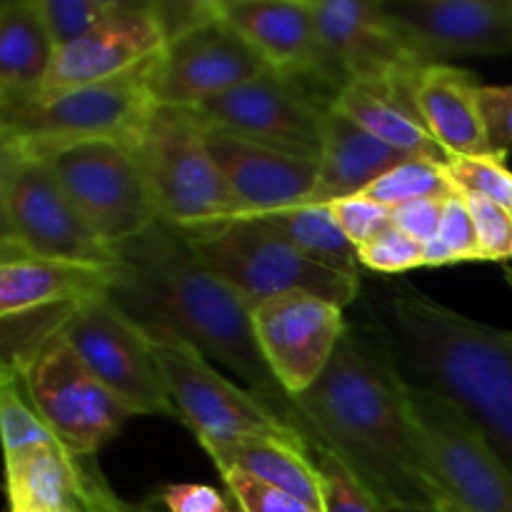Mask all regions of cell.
Returning <instances> with one entry per match:
<instances>
[{
    "label": "cell",
    "instance_id": "cell-34",
    "mask_svg": "<svg viewBox=\"0 0 512 512\" xmlns=\"http://www.w3.org/2000/svg\"><path fill=\"white\" fill-rule=\"evenodd\" d=\"M473 218L475 240L483 263H505L512 258V213L503 205L475 193H463Z\"/></svg>",
    "mask_w": 512,
    "mask_h": 512
},
{
    "label": "cell",
    "instance_id": "cell-44",
    "mask_svg": "<svg viewBox=\"0 0 512 512\" xmlns=\"http://www.w3.org/2000/svg\"><path fill=\"white\" fill-rule=\"evenodd\" d=\"M510 213H512V210H510Z\"/></svg>",
    "mask_w": 512,
    "mask_h": 512
},
{
    "label": "cell",
    "instance_id": "cell-3",
    "mask_svg": "<svg viewBox=\"0 0 512 512\" xmlns=\"http://www.w3.org/2000/svg\"><path fill=\"white\" fill-rule=\"evenodd\" d=\"M512 288V270L505 268ZM393 350L410 385L458 403L512 473V330L493 328L415 290L390 300Z\"/></svg>",
    "mask_w": 512,
    "mask_h": 512
},
{
    "label": "cell",
    "instance_id": "cell-14",
    "mask_svg": "<svg viewBox=\"0 0 512 512\" xmlns=\"http://www.w3.org/2000/svg\"><path fill=\"white\" fill-rule=\"evenodd\" d=\"M330 103L308 83L275 70L203 103L198 110L213 128L250 143L318 163Z\"/></svg>",
    "mask_w": 512,
    "mask_h": 512
},
{
    "label": "cell",
    "instance_id": "cell-27",
    "mask_svg": "<svg viewBox=\"0 0 512 512\" xmlns=\"http://www.w3.org/2000/svg\"><path fill=\"white\" fill-rule=\"evenodd\" d=\"M218 470H238L255 480L285 490L310 508L323 512L320 478L313 453L305 443L275 438H250L240 443H198Z\"/></svg>",
    "mask_w": 512,
    "mask_h": 512
},
{
    "label": "cell",
    "instance_id": "cell-20",
    "mask_svg": "<svg viewBox=\"0 0 512 512\" xmlns=\"http://www.w3.org/2000/svg\"><path fill=\"white\" fill-rule=\"evenodd\" d=\"M10 512H120L95 458H78L60 443L5 460Z\"/></svg>",
    "mask_w": 512,
    "mask_h": 512
},
{
    "label": "cell",
    "instance_id": "cell-11",
    "mask_svg": "<svg viewBox=\"0 0 512 512\" xmlns=\"http://www.w3.org/2000/svg\"><path fill=\"white\" fill-rule=\"evenodd\" d=\"M48 165L80 218L110 250L160 220L133 145L80 143L50 155Z\"/></svg>",
    "mask_w": 512,
    "mask_h": 512
},
{
    "label": "cell",
    "instance_id": "cell-15",
    "mask_svg": "<svg viewBox=\"0 0 512 512\" xmlns=\"http://www.w3.org/2000/svg\"><path fill=\"white\" fill-rule=\"evenodd\" d=\"M258 50L218 15L170 40L153 60L150 90L158 105L200 108L208 100L263 75Z\"/></svg>",
    "mask_w": 512,
    "mask_h": 512
},
{
    "label": "cell",
    "instance_id": "cell-39",
    "mask_svg": "<svg viewBox=\"0 0 512 512\" xmlns=\"http://www.w3.org/2000/svg\"><path fill=\"white\" fill-rule=\"evenodd\" d=\"M165 45L218 15V0H150Z\"/></svg>",
    "mask_w": 512,
    "mask_h": 512
},
{
    "label": "cell",
    "instance_id": "cell-43",
    "mask_svg": "<svg viewBox=\"0 0 512 512\" xmlns=\"http://www.w3.org/2000/svg\"><path fill=\"white\" fill-rule=\"evenodd\" d=\"M120 512H165V508L158 503V500H155V495H153V498L140 500V503H128V500H125L123 510Z\"/></svg>",
    "mask_w": 512,
    "mask_h": 512
},
{
    "label": "cell",
    "instance_id": "cell-2",
    "mask_svg": "<svg viewBox=\"0 0 512 512\" xmlns=\"http://www.w3.org/2000/svg\"><path fill=\"white\" fill-rule=\"evenodd\" d=\"M115 260L118 270L108 298L133 323L188 340L210 363L243 380L278 415L290 395L260 353L253 308L203 263L183 230L158 220L118 245Z\"/></svg>",
    "mask_w": 512,
    "mask_h": 512
},
{
    "label": "cell",
    "instance_id": "cell-19",
    "mask_svg": "<svg viewBox=\"0 0 512 512\" xmlns=\"http://www.w3.org/2000/svg\"><path fill=\"white\" fill-rule=\"evenodd\" d=\"M205 145L228 183L240 215H263L303 205L318 185V163L250 143L208 123Z\"/></svg>",
    "mask_w": 512,
    "mask_h": 512
},
{
    "label": "cell",
    "instance_id": "cell-45",
    "mask_svg": "<svg viewBox=\"0 0 512 512\" xmlns=\"http://www.w3.org/2000/svg\"><path fill=\"white\" fill-rule=\"evenodd\" d=\"M8 512H10V510H8Z\"/></svg>",
    "mask_w": 512,
    "mask_h": 512
},
{
    "label": "cell",
    "instance_id": "cell-33",
    "mask_svg": "<svg viewBox=\"0 0 512 512\" xmlns=\"http://www.w3.org/2000/svg\"><path fill=\"white\" fill-rule=\"evenodd\" d=\"M445 170L463 193L483 195V198L512 210V170L505 168L503 155L453 158L445 165Z\"/></svg>",
    "mask_w": 512,
    "mask_h": 512
},
{
    "label": "cell",
    "instance_id": "cell-13",
    "mask_svg": "<svg viewBox=\"0 0 512 512\" xmlns=\"http://www.w3.org/2000/svg\"><path fill=\"white\" fill-rule=\"evenodd\" d=\"M320 43L315 90L328 103L355 83L408 78L423 68L380 0H310Z\"/></svg>",
    "mask_w": 512,
    "mask_h": 512
},
{
    "label": "cell",
    "instance_id": "cell-24",
    "mask_svg": "<svg viewBox=\"0 0 512 512\" xmlns=\"http://www.w3.org/2000/svg\"><path fill=\"white\" fill-rule=\"evenodd\" d=\"M55 43L38 0L0 5V120L33 105L53 68Z\"/></svg>",
    "mask_w": 512,
    "mask_h": 512
},
{
    "label": "cell",
    "instance_id": "cell-28",
    "mask_svg": "<svg viewBox=\"0 0 512 512\" xmlns=\"http://www.w3.org/2000/svg\"><path fill=\"white\" fill-rule=\"evenodd\" d=\"M288 238L305 258L323 268L360 280L358 248L348 240L328 203H303L275 213L255 215Z\"/></svg>",
    "mask_w": 512,
    "mask_h": 512
},
{
    "label": "cell",
    "instance_id": "cell-9",
    "mask_svg": "<svg viewBox=\"0 0 512 512\" xmlns=\"http://www.w3.org/2000/svg\"><path fill=\"white\" fill-rule=\"evenodd\" d=\"M448 512H512V473L468 413L435 390L405 385Z\"/></svg>",
    "mask_w": 512,
    "mask_h": 512
},
{
    "label": "cell",
    "instance_id": "cell-22",
    "mask_svg": "<svg viewBox=\"0 0 512 512\" xmlns=\"http://www.w3.org/2000/svg\"><path fill=\"white\" fill-rule=\"evenodd\" d=\"M410 100L428 133L450 158L495 155L475 73L453 63L423 65L410 78Z\"/></svg>",
    "mask_w": 512,
    "mask_h": 512
},
{
    "label": "cell",
    "instance_id": "cell-29",
    "mask_svg": "<svg viewBox=\"0 0 512 512\" xmlns=\"http://www.w3.org/2000/svg\"><path fill=\"white\" fill-rule=\"evenodd\" d=\"M0 428H3L5 460L33 448L58 443L48 425L35 410L28 390H25L23 375L10 365L0 370Z\"/></svg>",
    "mask_w": 512,
    "mask_h": 512
},
{
    "label": "cell",
    "instance_id": "cell-37",
    "mask_svg": "<svg viewBox=\"0 0 512 512\" xmlns=\"http://www.w3.org/2000/svg\"><path fill=\"white\" fill-rule=\"evenodd\" d=\"M358 258L363 268L395 275L405 273V270L425 268V245L410 235L400 233L398 228H390L370 243L360 245Z\"/></svg>",
    "mask_w": 512,
    "mask_h": 512
},
{
    "label": "cell",
    "instance_id": "cell-23",
    "mask_svg": "<svg viewBox=\"0 0 512 512\" xmlns=\"http://www.w3.org/2000/svg\"><path fill=\"white\" fill-rule=\"evenodd\" d=\"M115 265L65 263L23 253L3 243L0 258V318L35 313V310L78 305L108 295L115 280Z\"/></svg>",
    "mask_w": 512,
    "mask_h": 512
},
{
    "label": "cell",
    "instance_id": "cell-32",
    "mask_svg": "<svg viewBox=\"0 0 512 512\" xmlns=\"http://www.w3.org/2000/svg\"><path fill=\"white\" fill-rule=\"evenodd\" d=\"M38 5L55 50H60L98 28L118 0H38Z\"/></svg>",
    "mask_w": 512,
    "mask_h": 512
},
{
    "label": "cell",
    "instance_id": "cell-38",
    "mask_svg": "<svg viewBox=\"0 0 512 512\" xmlns=\"http://www.w3.org/2000/svg\"><path fill=\"white\" fill-rule=\"evenodd\" d=\"M328 205L333 210L338 225L343 228V233L348 235V240L355 248L370 243L378 235H383L385 230L393 228V210L375 203V200L363 198V195L335 200V203Z\"/></svg>",
    "mask_w": 512,
    "mask_h": 512
},
{
    "label": "cell",
    "instance_id": "cell-36",
    "mask_svg": "<svg viewBox=\"0 0 512 512\" xmlns=\"http://www.w3.org/2000/svg\"><path fill=\"white\" fill-rule=\"evenodd\" d=\"M313 460L320 478L323 512H375L358 480L335 455L325 453V450H313Z\"/></svg>",
    "mask_w": 512,
    "mask_h": 512
},
{
    "label": "cell",
    "instance_id": "cell-16",
    "mask_svg": "<svg viewBox=\"0 0 512 512\" xmlns=\"http://www.w3.org/2000/svg\"><path fill=\"white\" fill-rule=\"evenodd\" d=\"M343 310L330 300L300 290L253 305L250 315L258 348L290 398L313 388L328 368L348 330Z\"/></svg>",
    "mask_w": 512,
    "mask_h": 512
},
{
    "label": "cell",
    "instance_id": "cell-31",
    "mask_svg": "<svg viewBox=\"0 0 512 512\" xmlns=\"http://www.w3.org/2000/svg\"><path fill=\"white\" fill-rule=\"evenodd\" d=\"M478 240L473 218L463 190L453 193L445 203L443 220L433 238L425 243V268H443L455 263H478Z\"/></svg>",
    "mask_w": 512,
    "mask_h": 512
},
{
    "label": "cell",
    "instance_id": "cell-1",
    "mask_svg": "<svg viewBox=\"0 0 512 512\" xmlns=\"http://www.w3.org/2000/svg\"><path fill=\"white\" fill-rule=\"evenodd\" d=\"M405 385L393 340L348 325L323 375L278 418L310 453L335 455L375 512H448Z\"/></svg>",
    "mask_w": 512,
    "mask_h": 512
},
{
    "label": "cell",
    "instance_id": "cell-4",
    "mask_svg": "<svg viewBox=\"0 0 512 512\" xmlns=\"http://www.w3.org/2000/svg\"><path fill=\"white\" fill-rule=\"evenodd\" d=\"M153 60L115 78L35 100L13 118L0 120V148L48 160L80 143H125L138 148L150 113L158 108L150 90Z\"/></svg>",
    "mask_w": 512,
    "mask_h": 512
},
{
    "label": "cell",
    "instance_id": "cell-8",
    "mask_svg": "<svg viewBox=\"0 0 512 512\" xmlns=\"http://www.w3.org/2000/svg\"><path fill=\"white\" fill-rule=\"evenodd\" d=\"M0 210L3 243L45 260L115 265V250L88 228L48 160L0 148Z\"/></svg>",
    "mask_w": 512,
    "mask_h": 512
},
{
    "label": "cell",
    "instance_id": "cell-6",
    "mask_svg": "<svg viewBox=\"0 0 512 512\" xmlns=\"http://www.w3.org/2000/svg\"><path fill=\"white\" fill-rule=\"evenodd\" d=\"M205 133L208 120L195 108L158 105L135 148L158 218L180 230L240 215L228 183L210 158Z\"/></svg>",
    "mask_w": 512,
    "mask_h": 512
},
{
    "label": "cell",
    "instance_id": "cell-41",
    "mask_svg": "<svg viewBox=\"0 0 512 512\" xmlns=\"http://www.w3.org/2000/svg\"><path fill=\"white\" fill-rule=\"evenodd\" d=\"M155 500L165 512H235L228 495L203 483H173L163 485L155 493Z\"/></svg>",
    "mask_w": 512,
    "mask_h": 512
},
{
    "label": "cell",
    "instance_id": "cell-40",
    "mask_svg": "<svg viewBox=\"0 0 512 512\" xmlns=\"http://www.w3.org/2000/svg\"><path fill=\"white\" fill-rule=\"evenodd\" d=\"M480 108L495 155L512 153V85H480Z\"/></svg>",
    "mask_w": 512,
    "mask_h": 512
},
{
    "label": "cell",
    "instance_id": "cell-35",
    "mask_svg": "<svg viewBox=\"0 0 512 512\" xmlns=\"http://www.w3.org/2000/svg\"><path fill=\"white\" fill-rule=\"evenodd\" d=\"M218 475L235 512H320L295 495L238 473V470H218Z\"/></svg>",
    "mask_w": 512,
    "mask_h": 512
},
{
    "label": "cell",
    "instance_id": "cell-42",
    "mask_svg": "<svg viewBox=\"0 0 512 512\" xmlns=\"http://www.w3.org/2000/svg\"><path fill=\"white\" fill-rule=\"evenodd\" d=\"M445 203H448V198H425L393 208V228H398L400 233L410 235V238L425 245L438 233L440 220H443L445 213Z\"/></svg>",
    "mask_w": 512,
    "mask_h": 512
},
{
    "label": "cell",
    "instance_id": "cell-26",
    "mask_svg": "<svg viewBox=\"0 0 512 512\" xmlns=\"http://www.w3.org/2000/svg\"><path fill=\"white\" fill-rule=\"evenodd\" d=\"M408 155L390 148L360 128L348 115L328 108L323 123V153L318 160V185L308 203H335L355 198L380 175L405 163Z\"/></svg>",
    "mask_w": 512,
    "mask_h": 512
},
{
    "label": "cell",
    "instance_id": "cell-18",
    "mask_svg": "<svg viewBox=\"0 0 512 512\" xmlns=\"http://www.w3.org/2000/svg\"><path fill=\"white\" fill-rule=\"evenodd\" d=\"M163 48V30L150 5L118 3L98 28L75 43L55 50L53 68H50L40 98L128 73L145 60L155 58Z\"/></svg>",
    "mask_w": 512,
    "mask_h": 512
},
{
    "label": "cell",
    "instance_id": "cell-25",
    "mask_svg": "<svg viewBox=\"0 0 512 512\" xmlns=\"http://www.w3.org/2000/svg\"><path fill=\"white\" fill-rule=\"evenodd\" d=\"M413 75L348 85L335 95L330 108L348 115L360 128H365L408 158L448 165L453 158L435 143L420 115L415 113V105L410 100V78Z\"/></svg>",
    "mask_w": 512,
    "mask_h": 512
},
{
    "label": "cell",
    "instance_id": "cell-7",
    "mask_svg": "<svg viewBox=\"0 0 512 512\" xmlns=\"http://www.w3.org/2000/svg\"><path fill=\"white\" fill-rule=\"evenodd\" d=\"M143 330L178 408L180 423L193 430L198 443H240L250 438L305 443L293 428L280 423L278 415L270 413L260 395L220 375L188 340L160 328Z\"/></svg>",
    "mask_w": 512,
    "mask_h": 512
},
{
    "label": "cell",
    "instance_id": "cell-17",
    "mask_svg": "<svg viewBox=\"0 0 512 512\" xmlns=\"http://www.w3.org/2000/svg\"><path fill=\"white\" fill-rule=\"evenodd\" d=\"M425 65L512 53V0H380Z\"/></svg>",
    "mask_w": 512,
    "mask_h": 512
},
{
    "label": "cell",
    "instance_id": "cell-10",
    "mask_svg": "<svg viewBox=\"0 0 512 512\" xmlns=\"http://www.w3.org/2000/svg\"><path fill=\"white\" fill-rule=\"evenodd\" d=\"M10 368L23 375L25 390L50 433L78 458H95L133 418L85 368L60 330Z\"/></svg>",
    "mask_w": 512,
    "mask_h": 512
},
{
    "label": "cell",
    "instance_id": "cell-21",
    "mask_svg": "<svg viewBox=\"0 0 512 512\" xmlns=\"http://www.w3.org/2000/svg\"><path fill=\"white\" fill-rule=\"evenodd\" d=\"M218 8L270 70L315 90L320 43L310 0H218Z\"/></svg>",
    "mask_w": 512,
    "mask_h": 512
},
{
    "label": "cell",
    "instance_id": "cell-5",
    "mask_svg": "<svg viewBox=\"0 0 512 512\" xmlns=\"http://www.w3.org/2000/svg\"><path fill=\"white\" fill-rule=\"evenodd\" d=\"M183 233L203 263L250 308L293 290L318 295L345 308L360 293V280L313 263L255 215H238Z\"/></svg>",
    "mask_w": 512,
    "mask_h": 512
},
{
    "label": "cell",
    "instance_id": "cell-30",
    "mask_svg": "<svg viewBox=\"0 0 512 512\" xmlns=\"http://www.w3.org/2000/svg\"><path fill=\"white\" fill-rule=\"evenodd\" d=\"M458 193V185L450 180L445 165L430 163V160L408 158L405 163L395 165L385 175H380L370 188H365L363 198L375 200L385 208H400V205L415 203L425 198H450Z\"/></svg>",
    "mask_w": 512,
    "mask_h": 512
},
{
    "label": "cell",
    "instance_id": "cell-12",
    "mask_svg": "<svg viewBox=\"0 0 512 512\" xmlns=\"http://www.w3.org/2000/svg\"><path fill=\"white\" fill-rule=\"evenodd\" d=\"M60 335L125 410L180 420L148 335L108 295L73 305Z\"/></svg>",
    "mask_w": 512,
    "mask_h": 512
}]
</instances>
